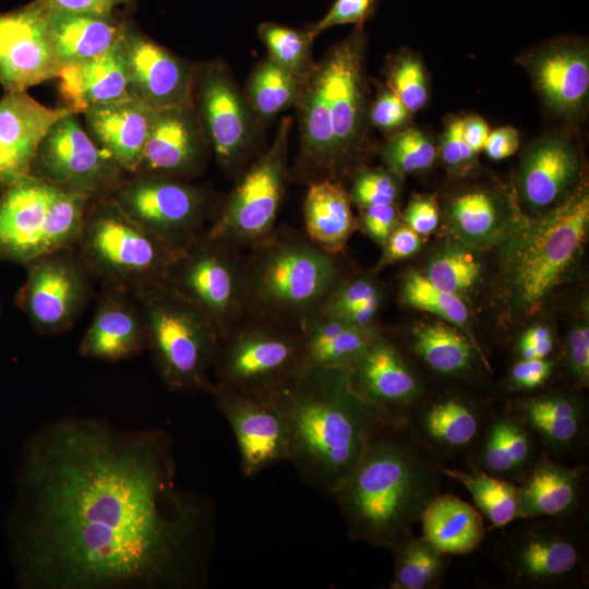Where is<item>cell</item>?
<instances>
[{"instance_id": "cell-28", "label": "cell", "mask_w": 589, "mask_h": 589, "mask_svg": "<svg viewBox=\"0 0 589 589\" xmlns=\"http://www.w3.org/2000/svg\"><path fill=\"white\" fill-rule=\"evenodd\" d=\"M537 438L512 410L493 411L483 434L464 467L519 483L543 455Z\"/></svg>"}, {"instance_id": "cell-6", "label": "cell", "mask_w": 589, "mask_h": 589, "mask_svg": "<svg viewBox=\"0 0 589 589\" xmlns=\"http://www.w3.org/2000/svg\"><path fill=\"white\" fill-rule=\"evenodd\" d=\"M502 528L495 561L519 589H578L589 584L585 518L517 519Z\"/></svg>"}, {"instance_id": "cell-58", "label": "cell", "mask_w": 589, "mask_h": 589, "mask_svg": "<svg viewBox=\"0 0 589 589\" xmlns=\"http://www.w3.org/2000/svg\"><path fill=\"white\" fill-rule=\"evenodd\" d=\"M554 348L552 332L549 327L537 325L521 336L518 344L519 359L548 358Z\"/></svg>"}, {"instance_id": "cell-31", "label": "cell", "mask_w": 589, "mask_h": 589, "mask_svg": "<svg viewBox=\"0 0 589 589\" xmlns=\"http://www.w3.org/2000/svg\"><path fill=\"white\" fill-rule=\"evenodd\" d=\"M47 19L61 68L105 55L119 43L127 25L115 13H73L47 9Z\"/></svg>"}, {"instance_id": "cell-53", "label": "cell", "mask_w": 589, "mask_h": 589, "mask_svg": "<svg viewBox=\"0 0 589 589\" xmlns=\"http://www.w3.org/2000/svg\"><path fill=\"white\" fill-rule=\"evenodd\" d=\"M383 245L384 252L378 262V268L405 260L417 253L421 245V239L419 235L407 225L396 226Z\"/></svg>"}, {"instance_id": "cell-20", "label": "cell", "mask_w": 589, "mask_h": 589, "mask_svg": "<svg viewBox=\"0 0 589 589\" xmlns=\"http://www.w3.org/2000/svg\"><path fill=\"white\" fill-rule=\"evenodd\" d=\"M60 69L46 7L34 0L0 13V85L4 92H26L56 79Z\"/></svg>"}, {"instance_id": "cell-48", "label": "cell", "mask_w": 589, "mask_h": 589, "mask_svg": "<svg viewBox=\"0 0 589 589\" xmlns=\"http://www.w3.org/2000/svg\"><path fill=\"white\" fill-rule=\"evenodd\" d=\"M398 184L387 171L375 169L360 172L350 193L351 201L360 208L376 204H395Z\"/></svg>"}, {"instance_id": "cell-27", "label": "cell", "mask_w": 589, "mask_h": 589, "mask_svg": "<svg viewBox=\"0 0 589 589\" xmlns=\"http://www.w3.org/2000/svg\"><path fill=\"white\" fill-rule=\"evenodd\" d=\"M537 438L544 454L562 460L579 457L588 440L584 402L569 392H549L510 407Z\"/></svg>"}, {"instance_id": "cell-36", "label": "cell", "mask_w": 589, "mask_h": 589, "mask_svg": "<svg viewBox=\"0 0 589 589\" xmlns=\"http://www.w3.org/2000/svg\"><path fill=\"white\" fill-rule=\"evenodd\" d=\"M302 333L306 366L348 369L368 344L380 334L318 313L304 321Z\"/></svg>"}, {"instance_id": "cell-7", "label": "cell", "mask_w": 589, "mask_h": 589, "mask_svg": "<svg viewBox=\"0 0 589 589\" xmlns=\"http://www.w3.org/2000/svg\"><path fill=\"white\" fill-rule=\"evenodd\" d=\"M76 249L103 285L132 293L166 280L175 250L111 197L89 200Z\"/></svg>"}, {"instance_id": "cell-5", "label": "cell", "mask_w": 589, "mask_h": 589, "mask_svg": "<svg viewBox=\"0 0 589 589\" xmlns=\"http://www.w3.org/2000/svg\"><path fill=\"white\" fill-rule=\"evenodd\" d=\"M141 306L148 350L163 383L172 392H208L220 346L212 323L165 281L134 292Z\"/></svg>"}, {"instance_id": "cell-45", "label": "cell", "mask_w": 589, "mask_h": 589, "mask_svg": "<svg viewBox=\"0 0 589 589\" xmlns=\"http://www.w3.org/2000/svg\"><path fill=\"white\" fill-rule=\"evenodd\" d=\"M388 84L409 112L420 110L428 100L423 67L413 56H401L393 64Z\"/></svg>"}, {"instance_id": "cell-42", "label": "cell", "mask_w": 589, "mask_h": 589, "mask_svg": "<svg viewBox=\"0 0 589 589\" xmlns=\"http://www.w3.org/2000/svg\"><path fill=\"white\" fill-rule=\"evenodd\" d=\"M401 297L408 305L435 314L455 326L464 328L467 324L468 310L460 297L438 288L425 275L409 273L402 281Z\"/></svg>"}, {"instance_id": "cell-23", "label": "cell", "mask_w": 589, "mask_h": 589, "mask_svg": "<svg viewBox=\"0 0 589 589\" xmlns=\"http://www.w3.org/2000/svg\"><path fill=\"white\" fill-rule=\"evenodd\" d=\"M58 189L28 175L0 194V261L24 265L45 254L48 213Z\"/></svg>"}, {"instance_id": "cell-51", "label": "cell", "mask_w": 589, "mask_h": 589, "mask_svg": "<svg viewBox=\"0 0 589 589\" xmlns=\"http://www.w3.org/2000/svg\"><path fill=\"white\" fill-rule=\"evenodd\" d=\"M565 361L575 383L587 386L589 380V328L587 324H577L569 332Z\"/></svg>"}, {"instance_id": "cell-41", "label": "cell", "mask_w": 589, "mask_h": 589, "mask_svg": "<svg viewBox=\"0 0 589 589\" xmlns=\"http://www.w3.org/2000/svg\"><path fill=\"white\" fill-rule=\"evenodd\" d=\"M259 36L269 57L283 69L303 82L314 68L309 31L294 29L277 23L265 22L259 26Z\"/></svg>"}, {"instance_id": "cell-3", "label": "cell", "mask_w": 589, "mask_h": 589, "mask_svg": "<svg viewBox=\"0 0 589 589\" xmlns=\"http://www.w3.org/2000/svg\"><path fill=\"white\" fill-rule=\"evenodd\" d=\"M279 394L290 423L289 462L305 484L333 497L383 420L346 369L305 366Z\"/></svg>"}, {"instance_id": "cell-29", "label": "cell", "mask_w": 589, "mask_h": 589, "mask_svg": "<svg viewBox=\"0 0 589 589\" xmlns=\"http://www.w3.org/2000/svg\"><path fill=\"white\" fill-rule=\"evenodd\" d=\"M91 137L127 175L139 172L153 110L129 98L91 108L82 113Z\"/></svg>"}, {"instance_id": "cell-10", "label": "cell", "mask_w": 589, "mask_h": 589, "mask_svg": "<svg viewBox=\"0 0 589 589\" xmlns=\"http://www.w3.org/2000/svg\"><path fill=\"white\" fill-rule=\"evenodd\" d=\"M588 223L589 199L581 191L526 231L512 263L513 286L524 308L533 309L560 283L584 243Z\"/></svg>"}, {"instance_id": "cell-17", "label": "cell", "mask_w": 589, "mask_h": 589, "mask_svg": "<svg viewBox=\"0 0 589 589\" xmlns=\"http://www.w3.org/2000/svg\"><path fill=\"white\" fill-rule=\"evenodd\" d=\"M362 25L334 46L317 64L335 140L337 179L360 144L364 120ZM340 181V180H339Z\"/></svg>"}, {"instance_id": "cell-1", "label": "cell", "mask_w": 589, "mask_h": 589, "mask_svg": "<svg viewBox=\"0 0 589 589\" xmlns=\"http://www.w3.org/2000/svg\"><path fill=\"white\" fill-rule=\"evenodd\" d=\"M169 435L87 417L28 436L5 531L22 589H193L215 545L212 501L182 489Z\"/></svg>"}, {"instance_id": "cell-59", "label": "cell", "mask_w": 589, "mask_h": 589, "mask_svg": "<svg viewBox=\"0 0 589 589\" xmlns=\"http://www.w3.org/2000/svg\"><path fill=\"white\" fill-rule=\"evenodd\" d=\"M518 145L519 135L517 130L512 127H504L489 134L483 149H485L490 158L500 160L513 155Z\"/></svg>"}, {"instance_id": "cell-9", "label": "cell", "mask_w": 589, "mask_h": 589, "mask_svg": "<svg viewBox=\"0 0 589 589\" xmlns=\"http://www.w3.org/2000/svg\"><path fill=\"white\" fill-rule=\"evenodd\" d=\"M241 250L204 232L178 251L166 275L165 283L205 315L220 340L247 313Z\"/></svg>"}, {"instance_id": "cell-38", "label": "cell", "mask_w": 589, "mask_h": 589, "mask_svg": "<svg viewBox=\"0 0 589 589\" xmlns=\"http://www.w3.org/2000/svg\"><path fill=\"white\" fill-rule=\"evenodd\" d=\"M445 478L456 480L471 495L476 508L494 529L517 520L518 484L471 467L443 466Z\"/></svg>"}, {"instance_id": "cell-22", "label": "cell", "mask_w": 589, "mask_h": 589, "mask_svg": "<svg viewBox=\"0 0 589 589\" xmlns=\"http://www.w3.org/2000/svg\"><path fill=\"white\" fill-rule=\"evenodd\" d=\"M207 146L193 105L153 110L137 173L185 180L203 169Z\"/></svg>"}, {"instance_id": "cell-37", "label": "cell", "mask_w": 589, "mask_h": 589, "mask_svg": "<svg viewBox=\"0 0 589 589\" xmlns=\"http://www.w3.org/2000/svg\"><path fill=\"white\" fill-rule=\"evenodd\" d=\"M409 345L416 358L436 375L466 377L476 368L478 347L450 323L416 325Z\"/></svg>"}, {"instance_id": "cell-21", "label": "cell", "mask_w": 589, "mask_h": 589, "mask_svg": "<svg viewBox=\"0 0 589 589\" xmlns=\"http://www.w3.org/2000/svg\"><path fill=\"white\" fill-rule=\"evenodd\" d=\"M493 411L462 395H428L406 423L414 436L446 467L460 459L464 467L476 449Z\"/></svg>"}, {"instance_id": "cell-43", "label": "cell", "mask_w": 589, "mask_h": 589, "mask_svg": "<svg viewBox=\"0 0 589 589\" xmlns=\"http://www.w3.org/2000/svg\"><path fill=\"white\" fill-rule=\"evenodd\" d=\"M481 265L461 248H449L438 253L429 264L426 277L438 288L459 294L469 290L479 279Z\"/></svg>"}, {"instance_id": "cell-14", "label": "cell", "mask_w": 589, "mask_h": 589, "mask_svg": "<svg viewBox=\"0 0 589 589\" xmlns=\"http://www.w3.org/2000/svg\"><path fill=\"white\" fill-rule=\"evenodd\" d=\"M111 197L133 220L175 250L185 248L206 230L208 199L185 180L128 175Z\"/></svg>"}, {"instance_id": "cell-34", "label": "cell", "mask_w": 589, "mask_h": 589, "mask_svg": "<svg viewBox=\"0 0 589 589\" xmlns=\"http://www.w3.org/2000/svg\"><path fill=\"white\" fill-rule=\"evenodd\" d=\"M534 82L549 105L563 112L577 110L589 89V58L585 49L557 46L533 62Z\"/></svg>"}, {"instance_id": "cell-57", "label": "cell", "mask_w": 589, "mask_h": 589, "mask_svg": "<svg viewBox=\"0 0 589 589\" xmlns=\"http://www.w3.org/2000/svg\"><path fill=\"white\" fill-rule=\"evenodd\" d=\"M50 10L73 13L113 14L121 5H130L136 0H36Z\"/></svg>"}, {"instance_id": "cell-11", "label": "cell", "mask_w": 589, "mask_h": 589, "mask_svg": "<svg viewBox=\"0 0 589 589\" xmlns=\"http://www.w3.org/2000/svg\"><path fill=\"white\" fill-rule=\"evenodd\" d=\"M291 119L281 120L271 147L242 172L205 232L237 248H250L276 228L288 178Z\"/></svg>"}, {"instance_id": "cell-49", "label": "cell", "mask_w": 589, "mask_h": 589, "mask_svg": "<svg viewBox=\"0 0 589 589\" xmlns=\"http://www.w3.org/2000/svg\"><path fill=\"white\" fill-rule=\"evenodd\" d=\"M376 0H335L328 12L306 29L313 38L336 25L362 23L374 12Z\"/></svg>"}, {"instance_id": "cell-15", "label": "cell", "mask_w": 589, "mask_h": 589, "mask_svg": "<svg viewBox=\"0 0 589 589\" xmlns=\"http://www.w3.org/2000/svg\"><path fill=\"white\" fill-rule=\"evenodd\" d=\"M207 393L232 430L244 476L289 461L290 423L279 393L253 395L213 384Z\"/></svg>"}, {"instance_id": "cell-33", "label": "cell", "mask_w": 589, "mask_h": 589, "mask_svg": "<svg viewBox=\"0 0 589 589\" xmlns=\"http://www.w3.org/2000/svg\"><path fill=\"white\" fill-rule=\"evenodd\" d=\"M578 161L573 147L560 139L537 144L526 156L521 170V191L532 208L555 205L573 184Z\"/></svg>"}, {"instance_id": "cell-47", "label": "cell", "mask_w": 589, "mask_h": 589, "mask_svg": "<svg viewBox=\"0 0 589 589\" xmlns=\"http://www.w3.org/2000/svg\"><path fill=\"white\" fill-rule=\"evenodd\" d=\"M380 300L381 288L371 277L345 278L330 294L321 313L344 320L362 305Z\"/></svg>"}, {"instance_id": "cell-44", "label": "cell", "mask_w": 589, "mask_h": 589, "mask_svg": "<svg viewBox=\"0 0 589 589\" xmlns=\"http://www.w3.org/2000/svg\"><path fill=\"white\" fill-rule=\"evenodd\" d=\"M436 151L429 137L417 129L393 136L382 149V158L392 172L408 175L428 169Z\"/></svg>"}, {"instance_id": "cell-46", "label": "cell", "mask_w": 589, "mask_h": 589, "mask_svg": "<svg viewBox=\"0 0 589 589\" xmlns=\"http://www.w3.org/2000/svg\"><path fill=\"white\" fill-rule=\"evenodd\" d=\"M455 224L466 235L480 237L486 235L496 221V208L491 196L481 191L458 196L452 206Z\"/></svg>"}, {"instance_id": "cell-60", "label": "cell", "mask_w": 589, "mask_h": 589, "mask_svg": "<svg viewBox=\"0 0 589 589\" xmlns=\"http://www.w3.org/2000/svg\"><path fill=\"white\" fill-rule=\"evenodd\" d=\"M462 134L466 143L476 154L484 148L490 132L482 118L468 117L462 120Z\"/></svg>"}, {"instance_id": "cell-4", "label": "cell", "mask_w": 589, "mask_h": 589, "mask_svg": "<svg viewBox=\"0 0 589 589\" xmlns=\"http://www.w3.org/2000/svg\"><path fill=\"white\" fill-rule=\"evenodd\" d=\"M244 254L247 313L300 326L317 315L346 278L339 255L305 233L275 228Z\"/></svg>"}, {"instance_id": "cell-32", "label": "cell", "mask_w": 589, "mask_h": 589, "mask_svg": "<svg viewBox=\"0 0 589 589\" xmlns=\"http://www.w3.org/2000/svg\"><path fill=\"white\" fill-rule=\"evenodd\" d=\"M308 185L303 205L305 236L324 251L340 255L357 227L350 194L339 180Z\"/></svg>"}, {"instance_id": "cell-61", "label": "cell", "mask_w": 589, "mask_h": 589, "mask_svg": "<svg viewBox=\"0 0 589 589\" xmlns=\"http://www.w3.org/2000/svg\"><path fill=\"white\" fill-rule=\"evenodd\" d=\"M2 312H3V308H2V302H1V299H0V317L2 315Z\"/></svg>"}, {"instance_id": "cell-19", "label": "cell", "mask_w": 589, "mask_h": 589, "mask_svg": "<svg viewBox=\"0 0 589 589\" xmlns=\"http://www.w3.org/2000/svg\"><path fill=\"white\" fill-rule=\"evenodd\" d=\"M120 46L132 99L152 110L193 105L196 67L130 23L123 29Z\"/></svg>"}, {"instance_id": "cell-12", "label": "cell", "mask_w": 589, "mask_h": 589, "mask_svg": "<svg viewBox=\"0 0 589 589\" xmlns=\"http://www.w3.org/2000/svg\"><path fill=\"white\" fill-rule=\"evenodd\" d=\"M23 266L26 276L15 304L33 328L44 335L71 328L91 298L95 278L76 247L37 256Z\"/></svg>"}, {"instance_id": "cell-35", "label": "cell", "mask_w": 589, "mask_h": 589, "mask_svg": "<svg viewBox=\"0 0 589 589\" xmlns=\"http://www.w3.org/2000/svg\"><path fill=\"white\" fill-rule=\"evenodd\" d=\"M422 536L446 555H464L477 550L485 536L483 517L461 498L440 493L424 509Z\"/></svg>"}, {"instance_id": "cell-24", "label": "cell", "mask_w": 589, "mask_h": 589, "mask_svg": "<svg viewBox=\"0 0 589 589\" xmlns=\"http://www.w3.org/2000/svg\"><path fill=\"white\" fill-rule=\"evenodd\" d=\"M72 111L65 106L47 107L26 92H4L0 98V194L29 175L52 124Z\"/></svg>"}, {"instance_id": "cell-26", "label": "cell", "mask_w": 589, "mask_h": 589, "mask_svg": "<svg viewBox=\"0 0 589 589\" xmlns=\"http://www.w3.org/2000/svg\"><path fill=\"white\" fill-rule=\"evenodd\" d=\"M587 474L585 464L567 465L543 454L518 483L517 519L585 518Z\"/></svg>"}, {"instance_id": "cell-40", "label": "cell", "mask_w": 589, "mask_h": 589, "mask_svg": "<svg viewBox=\"0 0 589 589\" xmlns=\"http://www.w3.org/2000/svg\"><path fill=\"white\" fill-rule=\"evenodd\" d=\"M302 83L267 58L254 69L249 80V104L259 117L271 119L280 111L297 105Z\"/></svg>"}, {"instance_id": "cell-18", "label": "cell", "mask_w": 589, "mask_h": 589, "mask_svg": "<svg viewBox=\"0 0 589 589\" xmlns=\"http://www.w3.org/2000/svg\"><path fill=\"white\" fill-rule=\"evenodd\" d=\"M346 370L352 388L383 421L405 422L426 395L414 368L381 333Z\"/></svg>"}, {"instance_id": "cell-16", "label": "cell", "mask_w": 589, "mask_h": 589, "mask_svg": "<svg viewBox=\"0 0 589 589\" xmlns=\"http://www.w3.org/2000/svg\"><path fill=\"white\" fill-rule=\"evenodd\" d=\"M193 106L217 161L228 173L244 165L253 124L248 104L225 65L209 62L196 68Z\"/></svg>"}, {"instance_id": "cell-39", "label": "cell", "mask_w": 589, "mask_h": 589, "mask_svg": "<svg viewBox=\"0 0 589 589\" xmlns=\"http://www.w3.org/2000/svg\"><path fill=\"white\" fill-rule=\"evenodd\" d=\"M389 551L394 557L390 589H437L447 569V556L422 534L413 532L398 540Z\"/></svg>"}, {"instance_id": "cell-25", "label": "cell", "mask_w": 589, "mask_h": 589, "mask_svg": "<svg viewBox=\"0 0 589 589\" xmlns=\"http://www.w3.org/2000/svg\"><path fill=\"white\" fill-rule=\"evenodd\" d=\"M147 348L145 321L134 293L103 285L95 314L79 346L80 354L115 363Z\"/></svg>"}, {"instance_id": "cell-55", "label": "cell", "mask_w": 589, "mask_h": 589, "mask_svg": "<svg viewBox=\"0 0 589 589\" xmlns=\"http://www.w3.org/2000/svg\"><path fill=\"white\" fill-rule=\"evenodd\" d=\"M441 154L443 160L452 167L469 163L474 153L468 146L462 134V119L453 120L443 136Z\"/></svg>"}, {"instance_id": "cell-30", "label": "cell", "mask_w": 589, "mask_h": 589, "mask_svg": "<svg viewBox=\"0 0 589 589\" xmlns=\"http://www.w3.org/2000/svg\"><path fill=\"white\" fill-rule=\"evenodd\" d=\"M57 77L65 107L79 115L131 98L120 40L100 57L63 65Z\"/></svg>"}, {"instance_id": "cell-50", "label": "cell", "mask_w": 589, "mask_h": 589, "mask_svg": "<svg viewBox=\"0 0 589 589\" xmlns=\"http://www.w3.org/2000/svg\"><path fill=\"white\" fill-rule=\"evenodd\" d=\"M553 370L554 362L548 358L519 359L512 366L509 386L524 393L538 390L551 378Z\"/></svg>"}, {"instance_id": "cell-54", "label": "cell", "mask_w": 589, "mask_h": 589, "mask_svg": "<svg viewBox=\"0 0 589 589\" xmlns=\"http://www.w3.org/2000/svg\"><path fill=\"white\" fill-rule=\"evenodd\" d=\"M408 112L399 97L389 89L378 95L372 106L370 117L377 128L393 130L406 122Z\"/></svg>"}, {"instance_id": "cell-56", "label": "cell", "mask_w": 589, "mask_h": 589, "mask_svg": "<svg viewBox=\"0 0 589 589\" xmlns=\"http://www.w3.org/2000/svg\"><path fill=\"white\" fill-rule=\"evenodd\" d=\"M438 218L437 205L430 197L413 199L404 214L406 225L418 235L431 233L437 227Z\"/></svg>"}, {"instance_id": "cell-13", "label": "cell", "mask_w": 589, "mask_h": 589, "mask_svg": "<svg viewBox=\"0 0 589 589\" xmlns=\"http://www.w3.org/2000/svg\"><path fill=\"white\" fill-rule=\"evenodd\" d=\"M77 116L69 112L52 124L29 175L91 200L111 196L128 175L91 137Z\"/></svg>"}, {"instance_id": "cell-8", "label": "cell", "mask_w": 589, "mask_h": 589, "mask_svg": "<svg viewBox=\"0 0 589 589\" xmlns=\"http://www.w3.org/2000/svg\"><path fill=\"white\" fill-rule=\"evenodd\" d=\"M306 366L300 327L245 314L221 340L213 385L253 395H276Z\"/></svg>"}, {"instance_id": "cell-2", "label": "cell", "mask_w": 589, "mask_h": 589, "mask_svg": "<svg viewBox=\"0 0 589 589\" xmlns=\"http://www.w3.org/2000/svg\"><path fill=\"white\" fill-rule=\"evenodd\" d=\"M443 465L406 422L381 421L333 498L350 539L389 550L442 493Z\"/></svg>"}, {"instance_id": "cell-52", "label": "cell", "mask_w": 589, "mask_h": 589, "mask_svg": "<svg viewBox=\"0 0 589 589\" xmlns=\"http://www.w3.org/2000/svg\"><path fill=\"white\" fill-rule=\"evenodd\" d=\"M397 218L395 204L370 205L361 207L360 225L371 239L383 245L397 226Z\"/></svg>"}]
</instances>
